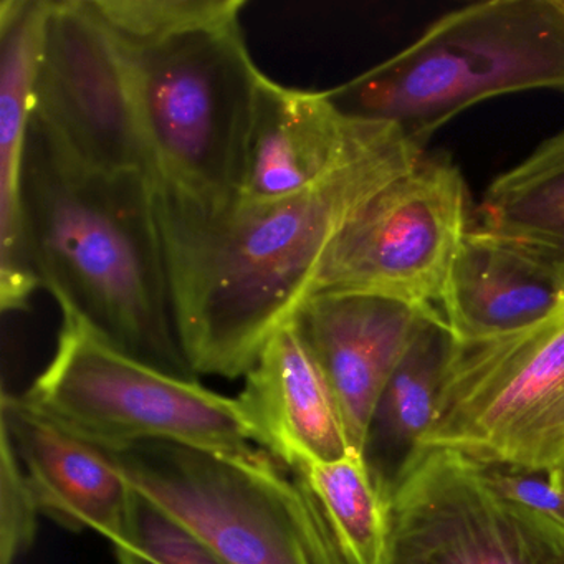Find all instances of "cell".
<instances>
[{"mask_svg":"<svg viewBox=\"0 0 564 564\" xmlns=\"http://www.w3.org/2000/svg\"><path fill=\"white\" fill-rule=\"evenodd\" d=\"M0 427L24 468L41 513L70 530H95L124 547L134 487L104 452L65 431L22 395L2 392Z\"/></svg>","mask_w":564,"mask_h":564,"instance_id":"cell-13","label":"cell"},{"mask_svg":"<svg viewBox=\"0 0 564 564\" xmlns=\"http://www.w3.org/2000/svg\"><path fill=\"white\" fill-rule=\"evenodd\" d=\"M564 91V0H491L448 12L378 67L329 91L346 113L415 144L488 98Z\"/></svg>","mask_w":564,"mask_h":564,"instance_id":"cell-4","label":"cell"},{"mask_svg":"<svg viewBox=\"0 0 564 564\" xmlns=\"http://www.w3.org/2000/svg\"><path fill=\"white\" fill-rule=\"evenodd\" d=\"M381 564H564V527L511 501L484 462L422 448L386 500Z\"/></svg>","mask_w":564,"mask_h":564,"instance_id":"cell-7","label":"cell"},{"mask_svg":"<svg viewBox=\"0 0 564 564\" xmlns=\"http://www.w3.org/2000/svg\"><path fill=\"white\" fill-rule=\"evenodd\" d=\"M115 550H117L118 564H160L137 551L124 550V547H115Z\"/></svg>","mask_w":564,"mask_h":564,"instance_id":"cell-24","label":"cell"},{"mask_svg":"<svg viewBox=\"0 0 564 564\" xmlns=\"http://www.w3.org/2000/svg\"><path fill=\"white\" fill-rule=\"evenodd\" d=\"M100 451L229 564H339L305 491L263 448L150 441Z\"/></svg>","mask_w":564,"mask_h":564,"instance_id":"cell-5","label":"cell"},{"mask_svg":"<svg viewBox=\"0 0 564 564\" xmlns=\"http://www.w3.org/2000/svg\"><path fill=\"white\" fill-rule=\"evenodd\" d=\"M124 550L137 551L160 564H229L203 538L137 488Z\"/></svg>","mask_w":564,"mask_h":564,"instance_id":"cell-20","label":"cell"},{"mask_svg":"<svg viewBox=\"0 0 564 564\" xmlns=\"http://www.w3.org/2000/svg\"><path fill=\"white\" fill-rule=\"evenodd\" d=\"M564 394V313L494 341L454 339L437 412L422 448L500 464L518 435Z\"/></svg>","mask_w":564,"mask_h":564,"instance_id":"cell-10","label":"cell"},{"mask_svg":"<svg viewBox=\"0 0 564 564\" xmlns=\"http://www.w3.org/2000/svg\"><path fill=\"white\" fill-rule=\"evenodd\" d=\"M22 223L32 272L74 318L124 355L196 379L177 329L153 183L65 160L29 128Z\"/></svg>","mask_w":564,"mask_h":564,"instance_id":"cell-2","label":"cell"},{"mask_svg":"<svg viewBox=\"0 0 564 564\" xmlns=\"http://www.w3.org/2000/svg\"><path fill=\"white\" fill-rule=\"evenodd\" d=\"M484 464L488 477L511 501L538 517L564 527V498L554 490L547 471L487 462Z\"/></svg>","mask_w":564,"mask_h":564,"instance_id":"cell-23","label":"cell"},{"mask_svg":"<svg viewBox=\"0 0 564 564\" xmlns=\"http://www.w3.org/2000/svg\"><path fill=\"white\" fill-rule=\"evenodd\" d=\"M318 514L339 564H381L386 503L361 455L292 471Z\"/></svg>","mask_w":564,"mask_h":564,"instance_id":"cell-19","label":"cell"},{"mask_svg":"<svg viewBox=\"0 0 564 564\" xmlns=\"http://www.w3.org/2000/svg\"><path fill=\"white\" fill-rule=\"evenodd\" d=\"M51 0L0 2V306L21 312L41 286L25 250L22 173Z\"/></svg>","mask_w":564,"mask_h":564,"instance_id":"cell-16","label":"cell"},{"mask_svg":"<svg viewBox=\"0 0 564 564\" xmlns=\"http://www.w3.org/2000/svg\"><path fill=\"white\" fill-rule=\"evenodd\" d=\"M424 148L401 128L312 189L207 210L153 186L177 329L197 375L246 378L267 341L313 292L326 250Z\"/></svg>","mask_w":564,"mask_h":564,"instance_id":"cell-1","label":"cell"},{"mask_svg":"<svg viewBox=\"0 0 564 564\" xmlns=\"http://www.w3.org/2000/svg\"><path fill=\"white\" fill-rule=\"evenodd\" d=\"M452 349L454 336L438 312L419 329L372 409L361 457L384 503L432 427Z\"/></svg>","mask_w":564,"mask_h":564,"instance_id":"cell-17","label":"cell"},{"mask_svg":"<svg viewBox=\"0 0 564 564\" xmlns=\"http://www.w3.org/2000/svg\"><path fill=\"white\" fill-rule=\"evenodd\" d=\"M22 398L98 448L150 441L213 452L256 445L237 399L138 361L74 318H64L54 359Z\"/></svg>","mask_w":564,"mask_h":564,"instance_id":"cell-6","label":"cell"},{"mask_svg":"<svg viewBox=\"0 0 564 564\" xmlns=\"http://www.w3.org/2000/svg\"><path fill=\"white\" fill-rule=\"evenodd\" d=\"M0 442V564H12L34 543L41 510L4 432Z\"/></svg>","mask_w":564,"mask_h":564,"instance_id":"cell-21","label":"cell"},{"mask_svg":"<svg viewBox=\"0 0 564 564\" xmlns=\"http://www.w3.org/2000/svg\"><path fill=\"white\" fill-rule=\"evenodd\" d=\"M236 399L256 445L290 471L355 452L332 384L292 319L267 341Z\"/></svg>","mask_w":564,"mask_h":564,"instance_id":"cell-14","label":"cell"},{"mask_svg":"<svg viewBox=\"0 0 564 564\" xmlns=\"http://www.w3.org/2000/svg\"><path fill=\"white\" fill-rule=\"evenodd\" d=\"M438 305L455 341H494L563 315L564 280L520 247L470 226Z\"/></svg>","mask_w":564,"mask_h":564,"instance_id":"cell-15","label":"cell"},{"mask_svg":"<svg viewBox=\"0 0 564 564\" xmlns=\"http://www.w3.org/2000/svg\"><path fill=\"white\" fill-rule=\"evenodd\" d=\"M478 227L520 247L564 280V130L488 186Z\"/></svg>","mask_w":564,"mask_h":564,"instance_id":"cell-18","label":"cell"},{"mask_svg":"<svg viewBox=\"0 0 564 564\" xmlns=\"http://www.w3.org/2000/svg\"><path fill=\"white\" fill-rule=\"evenodd\" d=\"M117 39L158 189L207 210L242 191L263 72L240 28L246 0H91Z\"/></svg>","mask_w":564,"mask_h":564,"instance_id":"cell-3","label":"cell"},{"mask_svg":"<svg viewBox=\"0 0 564 564\" xmlns=\"http://www.w3.org/2000/svg\"><path fill=\"white\" fill-rule=\"evenodd\" d=\"M438 312L437 306L375 293L319 290L293 315L338 399L356 454L361 455L366 427L386 382L419 329Z\"/></svg>","mask_w":564,"mask_h":564,"instance_id":"cell-12","label":"cell"},{"mask_svg":"<svg viewBox=\"0 0 564 564\" xmlns=\"http://www.w3.org/2000/svg\"><path fill=\"white\" fill-rule=\"evenodd\" d=\"M547 475H550V481L554 490L564 498V460L554 465V467L547 471Z\"/></svg>","mask_w":564,"mask_h":564,"instance_id":"cell-25","label":"cell"},{"mask_svg":"<svg viewBox=\"0 0 564 564\" xmlns=\"http://www.w3.org/2000/svg\"><path fill=\"white\" fill-rule=\"evenodd\" d=\"M398 128L346 113L329 91L285 87L263 74L239 197L269 203L312 189Z\"/></svg>","mask_w":564,"mask_h":564,"instance_id":"cell-11","label":"cell"},{"mask_svg":"<svg viewBox=\"0 0 564 564\" xmlns=\"http://www.w3.org/2000/svg\"><path fill=\"white\" fill-rule=\"evenodd\" d=\"M468 213L467 184L457 164L445 153L422 154L339 230L313 292L351 290L438 305L452 260L470 227Z\"/></svg>","mask_w":564,"mask_h":564,"instance_id":"cell-8","label":"cell"},{"mask_svg":"<svg viewBox=\"0 0 564 564\" xmlns=\"http://www.w3.org/2000/svg\"><path fill=\"white\" fill-rule=\"evenodd\" d=\"M564 460V394L523 429L500 464L550 471Z\"/></svg>","mask_w":564,"mask_h":564,"instance_id":"cell-22","label":"cell"},{"mask_svg":"<svg viewBox=\"0 0 564 564\" xmlns=\"http://www.w3.org/2000/svg\"><path fill=\"white\" fill-rule=\"evenodd\" d=\"M32 124L75 166L151 180L130 70L91 0H51Z\"/></svg>","mask_w":564,"mask_h":564,"instance_id":"cell-9","label":"cell"}]
</instances>
